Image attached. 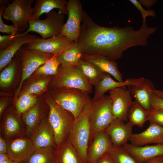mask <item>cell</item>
Wrapping results in <instances>:
<instances>
[{
    "label": "cell",
    "instance_id": "obj_1",
    "mask_svg": "<svg viewBox=\"0 0 163 163\" xmlns=\"http://www.w3.org/2000/svg\"><path fill=\"white\" fill-rule=\"evenodd\" d=\"M156 30L155 27H149L146 20L142 22L138 30L131 26L102 27L84 11L77 43L82 53L99 54L116 61L121 58L127 49L146 45L148 39Z\"/></svg>",
    "mask_w": 163,
    "mask_h": 163
},
{
    "label": "cell",
    "instance_id": "obj_2",
    "mask_svg": "<svg viewBox=\"0 0 163 163\" xmlns=\"http://www.w3.org/2000/svg\"><path fill=\"white\" fill-rule=\"evenodd\" d=\"M45 100L49 108L48 119L58 146L69 139L75 118L71 113L57 104L49 94H46Z\"/></svg>",
    "mask_w": 163,
    "mask_h": 163
},
{
    "label": "cell",
    "instance_id": "obj_3",
    "mask_svg": "<svg viewBox=\"0 0 163 163\" xmlns=\"http://www.w3.org/2000/svg\"><path fill=\"white\" fill-rule=\"evenodd\" d=\"M91 100L75 119L69 139L78 153L82 163H88L87 152L90 135L89 120Z\"/></svg>",
    "mask_w": 163,
    "mask_h": 163
},
{
    "label": "cell",
    "instance_id": "obj_4",
    "mask_svg": "<svg viewBox=\"0 0 163 163\" xmlns=\"http://www.w3.org/2000/svg\"><path fill=\"white\" fill-rule=\"evenodd\" d=\"M113 120L112 101L109 95L104 94L98 98L91 99L89 146L96 135L104 131Z\"/></svg>",
    "mask_w": 163,
    "mask_h": 163
},
{
    "label": "cell",
    "instance_id": "obj_5",
    "mask_svg": "<svg viewBox=\"0 0 163 163\" xmlns=\"http://www.w3.org/2000/svg\"><path fill=\"white\" fill-rule=\"evenodd\" d=\"M51 90L65 88H76L89 94L92 92V86L81 72L77 66L67 67L59 66L57 74L49 84Z\"/></svg>",
    "mask_w": 163,
    "mask_h": 163
},
{
    "label": "cell",
    "instance_id": "obj_6",
    "mask_svg": "<svg viewBox=\"0 0 163 163\" xmlns=\"http://www.w3.org/2000/svg\"><path fill=\"white\" fill-rule=\"evenodd\" d=\"M49 94L57 104L71 113L75 119L91 99L88 94L76 88L51 90Z\"/></svg>",
    "mask_w": 163,
    "mask_h": 163
},
{
    "label": "cell",
    "instance_id": "obj_7",
    "mask_svg": "<svg viewBox=\"0 0 163 163\" xmlns=\"http://www.w3.org/2000/svg\"><path fill=\"white\" fill-rule=\"evenodd\" d=\"M45 14L46 17L44 19L38 18L30 21L28 28L23 33L34 32L39 34L43 39L61 34L65 23L64 14L59 11L54 10Z\"/></svg>",
    "mask_w": 163,
    "mask_h": 163
},
{
    "label": "cell",
    "instance_id": "obj_8",
    "mask_svg": "<svg viewBox=\"0 0 163 163\" xmlns=\"http://www.w3.org/2000/svg\"><path fill=\"white\" fill-rule=\"evenodd\" d=\"M34 0H14L3 11L2 17L11 21L21 32L26 31L32 19V5Z\"/></svg>",
    "mask_w": 163,
    "mask_h": 163
},
{
    "label": "cell",
    "instance_id": "obj_9",
    "mask_svg": "<svg viewBox=\"0 0 163 163\" xmlns=\"http://www.w3.org/2000/svg\"><path fill=\"white\" fill-rule=\"evenodd\" d=\"M21 60L22 76L19 85L15 93L16 101L19 94L24 80L28 78L37 68L43 65L54 56L34 50H29L22 47L19 50Z\"/></svg>",
    "mask_w": 163,
    "mask_h": 163
},
{
    "label": "cell",
    "instance_id": "obj_10",
    "mask_svg": "<svg viewBox=\"0 0 163 163\" xmlns=\"http://www.w3.org/2000/svg\"><path fill=\"white\" fill-rule=\"evenodd\" d=\"M68 18L61 34L75 42H77L84 11L79 0H69L66 6Z\"/></svg>",
    "mask_w": 163,
    "mask_h": 163
},
{
    "label": "cell",
    "instance_id": "obj_11",
    "mask_svg": "<svg viewBox=\"0 0 163 163\" xmlns=\"http://www.w3.org/2000/svg\"><path fill=\"white\" fill-rule=\"evenodd\" d=\"M75 43L61 34L55 37L43 39L40 37L27 43L24 47L58 56Z\"/></svg>",
    "mask_w": 163,
    "mask_h": 163
},
{
    "label": "cell",
    "instance_id": "obj_12",
    "mask_svg": "<svg viewBox=\"0 0 163 163\" xmlns=\"http://www.w3.org/2000/svg\"><path fill=\"white\" fill-rule=\"evenodd\" d=\"M112 101L113 120L125 122L128 120V110L133 101L131 95L126 86L114 88L108 91Z\"/></svg>",
    "mask_w": 163,
    "mask_h": 163
},
{
    "label": "cell",
    "instance_id": "obj_13",
    "mask_svg": "<svg viewBox=\"0 0 163 163\" xmlns=\"http://www.w3.org/2000/svg\"><path fill=\"white\" fill-rule=\"evenodd\" d=\"M5 140L9 157L19 163L24 162L36 150L30 138L26 136Z\"/></svg>",
    "mask_w": 163,
    "mask_h": 163
},
{
    "label": "cell",
    "instance_id": "obj_14",
    "mask_svg": "<svg viewBox=\"0 0 163 163\" xmlns=\"http://www.w3.org/2000/svg\"><path fill=\"white\" fill-rule=\"evenodd\" d=\"M20 115L8 112L0 123V135L5 139L23 136L26 135V128L19 117Z\"/></svg>",
    "mask_w": 163,
    "mask_h": 163
},
{
    "label": "cell",
    "instance_id": "obj_15",
    "mask_svg": "<svg viewBox=\"0 0 163 163\" xmlns=\"http://www.w3.org/2000/svg\"><path fill=\"white\" fill-rule=\"evenodd\" d=\"M36 149L55 148L53 131L48 117H45L32 132L30 136Z\"/></svg>",
    "mask_w": 163,
    "mask_h": 163
},
{
    "label": "cell",
    "instance_id": "obj_16",
    "mask_svg": "<svg viewBox=\"0 0 163 163\" xmlns=\"http://www.w3.org/2000/svg\"><path fill=\"white\" fill-rule=\"evenodd\" d=\"M133 126L128 122L118 119H114L105 130L113 145L123 146L127 143L132 134Z\"/></svg>",
    "mask_w": 163,
    "mask_h": 163
},
{
    "label": "cell",
    "instance_id": "obj_17",
    "mask_svg": "<svg viewBox=\"0 0 163 163\" xmlns=\"http://www.w3.org/2000/svg\"><path fill=\"white\" fill-rule=\"evenodd\" d=\"M129 141L131 144L138 146L151 144H163V127L150 123L149 127L143 131L132 133Z\"/></svg>",
    "mask_w": 163,
    "mask_h": 163
},
{
    "label": "cell",
    "instance_id": "obj_18",
    "mask_svg": "<svg viewBox=\"0 0 163 163\" xmlns=\"http://www.w3.org/2000/svg\"><path fill=\"white\" fill-rule=\"evenodd\" d=\"M123 146L139 163H145L155 157L163 155V144L138 146L127 143Z\"/></svg>",
    "mask_w": 163,
    "mask_h": 163
},
{
    "label": "cell",
    "instance_id": "obj_19",
    "mask_svg": "<svg viewBox=\"0 0 163 163\" xmlns=\"http://www.w3.org/2000/svg\"><path fill=\"white\" fill-rule=\"evenodd\" d=\"M113 146L110 137L105 131L98 133L88 148V163H94L97 159L107 153Z\"/></svg>",
    "mask_w": 163,
    "mask_h": 163
},
{
    "label": "cell",
    "instance_id": "obj_20",
    "mask_svg": "<svg viewBox=\"0 0 163 163\" xmlns=\"http://www.w3.org/2000/svg\"><path fill=\"white\" fill-rule=\"evenodd\" d=\"M127 89L131 96L146 110L151 109V99L154 91L155 90L152 82L147 78H144L139 84L130 85Z\"/></svg>",
    "mask_w": 163,
    "mask_h": 163
},
{
    "label": "cell",
    "instance_id": "obj_21",
    "mask_svg": "<svg viewBox=\"0 0 163 163\" xmlns=\"http://www.w3.org/2000/svg\"><path fill=\"white\" fill-rule=\"evenodd\" d=\"M39 38L35 35L24 34H17L14 42L5 50H0V70H2L11 61L16 53L22 46Z\"/></svg>",
    "mask_w": 163,
    "mask_h": 163
},
{
    "label": "cell",
    "instance_id": "obj_22",
    "mask_svg": "<svg viewBox=\"0 0 163 163\" xmlns=\"http://www.w3.org/2000/svg\"><path fill=\"white\" fill-rule=\"evenodd\" d=\"M82 59L93 63L103 72L113 76L117 81H123L116 61L110 60L104 56L98 54L82 53Z\"/></svg>",
    "mask_w": 163,
    "mask_h": 163
},
{
    "label": "cell",
    "instance_id": "obj_23",
    "mask_svg": "<svg viewBox=\"0 0 163 163\" xmlns=\"http://www.w3.org/2000/svg\"><path fill=\"white\" fill-rule=\"evenodd\" d=\"M144 79L143 77L137 78H129L120 82L114 80L111 78L110 74L104 72L101 80L94 86V94L93 98H96L101 97L106 92L116 88L139 84Z\"/></svg>",
    "mask_w": 163,
    "mask_h": 163
},
{
    "label": "cell",
    "instance_id": "obj_24",
    "mask_svg": "<svg viewBox=\"0 0 163 163\" xmlns=\"http://www.w3.org/2000/svg\"><path fill=\"white\" fill-rule=\"evenodd\" d=\"M33 8L32 19L39 18L43 13H48L54 8L59 9L63 14H68L67 8L68 1L66 0H36Z\"/></svg>",
    "mask_w": 163,
    "mask_h": 163
},
{
    "label": "cell",
    "instance_id": "obj_25",
    "mask_svg": "<svg viewBox=\"0 0 163 163\" xmlns=\"http://www.w3.org/2000/svg\"><path fill=\"white\" fill-rule=\"evenodd\" d=\"M54 154L56 163H82L69 139L55 148Z\"/></svg>",
    "mask_w": 163,
    "mask_h": 163
},
{
    "label": "cell",
    "instance_id": "obj_26",
    "mask_svg": "<svg viewBox=\"0 0 163 163\" xmlns=\"http://www.w3.org/2000/svg\"><path fill=\"white\" fill-rule=\"evenodd\" d=\"M43 107L39 103L22 114V119L26 128V136L29 137L32 132L45 117Z\"/></svg>",
    "mask_w": 163,
    "mask_h": 163
},
{
    "label": "cell",
    "instance_id": "obj_27",
    "mask_svg": "<svg viewBox=\"0 0 163 163\" xmlns=\"http://www.w3.org/2000/svg\"><path fill=\"white\" fill-rule=\"evenodd\" d=\"M149 110L145 109L136 101H133L127 113L128 123L133 126L142 127L147 121Z\"/></svg>",
    "mask_w": 163,
    "mask_h": 163
},
{
    "label": "cell",
    "instance_id": "obj_28",
    "mask_svg": "<svg viewBox=\"0 0 163 163\" xmlns=\"http://www.w3.org/2000/svg\"><path fill=\"white\" fill-rule=\"evenodd\" d=\"M77 66L89 83L94 86L101 80L104 73L93 63L82 59Z\"/></svg>",
    "mask_w": 163,
    "mask_h": 163
},
{
    "label": "cell",
    "instance_id": "obj_29",
    "mask_svg": "<svg viewBox=\"0 0 163 163\" xmlns=\"http://www.w3.org/2000/svg\"><path fill=\"white\" fill-rule=\"evenodd\" d=\"M82 54L77 43L75 42L57 57L61 66L67 67L77 66L82 59Z\"/></svg>",
    "mask_w": 163,
    "mask_h": 163
},
{
    "label": "cell",
    "instance_id": "obj_30",
    "mask_svg": "<svg viewBox=\"0 0 163 163\" xmlns=\"http://www.w3.org/2000/svg\"><path fill=\"white\" fill-rule=\"evenodd\" d=\"M55 148H41L36 149L24 163H56Z\"/></svg>",
    "mask_w": 163,
    "mask_h": 163
},
{
    "label": "cell",
    "instance_id": "obj_31",
    "mask_svg": "<svg viewBox=\"0 0 163 163\" xmlns=\"http://www.w3.org/2000/svg\"><path fill=\"white\" fill-rule=\"evenodd\" d=\"M35 95L23 94L20 96L15 101V106L17 113L21 115L30 109L37 103Z\"/></svg>",
    "mask_w": 163,
    "mask_h": 163
},
{
    "label": "cell",
    "instance_id": "obj_32",
    "mask_svg": "<svg viewBox=\"0 0 163 163\" xmlns=\"http://www.w3.org/2000/svg\"><path fill=\"white\" fill-rule=\"evenodd\" d=\"M107 152L116 163H139L123 146L113 145Z\"/></svg>",
    "mask_w": 163,
    "mask_h": 163
},
{
    "label": "cell",
    "instance_id": "obj_33",
    "mask_svg": "<svg viewBox=\"0 0 163 163\" xmlns=\"http://www.w3.org/2000/svg\"><path fill=\"white\" fill-rule=\"evenodd\" d=\"M53 77H44L38 79L24 89L19 95L23 94L39 95L43 93L46 90Z\"/></svg>",
    "mask_w": 163,
    "mask_h": 163
},
{
    "label": "cell",
    "instance_id": "obj_34",
    "mask_svg": "<svg viewBox=\"0 0 163 163\" xmlns=\"http://www.w3.org/2000/svg\"><path fill=\"white\" fill-rule=\"evenodd\" d=\"M60 65L57 56H54L43 65L38 67L35 72L37 75L54 76L57 74Z\"/></svg>",
    "mask_w": 163,
    "mask_h": 163
},
{
    "label": "cell",
    "instance_id": "obj_35",
    "mask_svg": "<svg viewBox=\"0 0 163 163\" xmlns=\"http://www.w3.org/2000/svg\"><path fill=\"white\" fill-rule=\"evenodd\" d=\"M17 64L15 59L12 60L1 72L0 75V86L1 88H6L10 85L14 77Z\"/></svg>",
    "mask_w": 163,
    "mask_h": 163
},
{
    "label": "cell",
    "instance_id": "obj_36",
    "mask_svg": "<svg viewBox=\"0 0 163 163\" xmlns=\"http://www.w3.org/2000/svg\"><path fill=\"white\" fill-rule=\"evenodd\" d=\"M8 5H0V31L10 34L13 33L19 34L21 32L14 25H8L5 24L2 20V15L3 11Z\"/></svg>",
    "mask_w": 163,
    "mask_h": 163
},
{
    "label": "cell",
    "instance_id": "obj_37",
    "mask_svg": "<svg viewBox=\"0 0 163 163\" xmlns=\"http://www.w3.org/2000/svg\"><path fill=\"white\" fill-rule=\"evenodd\" d=\"M148 121L163 127V110L151 109Z\"/></svg>",
    "mask_w": 163,
    "mask_h": 163
},
{
    "label": "cell",
    "instance_id": "obj_38",
    "mask_svg": "<svg viewBox=\"0 0 163 163\" xmlns=\"http://www.w3.org/2000/svg\"><path fill=\"white\" fill-rule=\"evenodd\" d=\"M18 34L13 33L8 35H0V50H5L11 45L15 40Z\"/></svg>",
    "mask_w": 163,
    "mask_h": 163
},
{
    "label": "cell",
    "instance_id": "obj_39",
    "mask_svg": "<svg viewBox=\"0 0 163 163\" xmlns=\"http://www.w3.org/2000/svg\"><path fill=\"white\" fill-rule=\"evenodd\" d=\"M129 1L141 12L142 18V21L146 20L147 16L155 17V11L150 9L145 10L142 7L139 1L136 0H130Z\"/></svg>",
    "mask_w": 163,
    "mask_h": 163
},
{
    "label": "cell",
    "instance_id": "obj_40",
    "mask_svg": "<svg viewBox=\"0 0 163 163\" xmlns=\"http://www.w3.org/2000/svg\"><path fill=\"white\" fill-rule=\"evenodd\" d=\"M151 104V109L163 110V99L154 94L152 97Z\"/></svg>",
    "mask_w": 163,
    "mask_h": 163
},
{
    "label": "cell",
    "instance_id": "obj_41",
    "mask_svg": "<svg viewBox=\"0 0 163 163\" xmlns=\"http://www.w3.org/2000/svg\"><path fill=\"white\" fill-rule=\"evenodd\" d=\"M94 163H116V162L111 156L107 152L97 159Z\"/></svg>",
    "mask_w": 163,
    "mask_h": 163
},
{
    "label": "cell",
    "instance_id": "obj_42",
    "mask_svg": "<svg viewBox=\"0 0 163 163\" xmlns=\"http://www.w3.org/2000/svg\"><path fill=\"white\" fill-rule=\"evenodd\" d=\"M8 154L6 140L0 135V154Z\"/></svg>",
    "mask_w": 163,
    "mask_h": 163
},
{
    "label": "cell",
    "instance_id": "obj_43",
    "mask_svg": "<svg viewBox=\"0 0 163 163\" xmlns=\"http://www.w3.org/2000/svg\"><path fill=\"white\" fill-rule=\"evenodd\" d=\"M139 1L141 5L148 8H150L157 2V1L155 0H140Z\"/></svg>",
    "mask_w": 163,
    "mask_h": 163
},
{
    "label": "cell",
    "instance_id": "obj_44",
    "mask_svg": "<svg viewBox=\"0 0 163 163\" xmlns=\"http://www.w3.org/2000/svg\"><path fill=\"white\" fill-rule=\"evenodd\" d=\"M8 103V101L7 99H3L0 101V116H2L5 109Z\"/></svg>",
    "mask_w": 163,
    "mask_h": 163
},
{
    "label": "cell",
    "instance_id": "obj_45",
    "mask_svg": "<svg viewBox=\"0 0 163 163\" xmlns=\"http://www.w3.org/2000/svg\"><path fill=\"white\" fill-rule=\"evenodd\" d=\"M145 163H163V155L155 157Z\"/></svg>",
    "mask_w": 163,
    "mask_h": 163
},
{
    "label": "cell",
    "instance_id": "obj_46",
    "mask_svg": "<svg viewBox=\"0 0 163 163\" xmlns=\"http://www.w3.org/2000/svg\"><path fill=\"white\" fill-rule=\"evenodd\" d=\"M154 94L156 96L163 99V91L155 89L154 91Z\"/></svg>",
    "mask_w": 163,
    "mask_h": 163
},
{
    "label": "cell",
    "instance_id": "obj_47",
    "mask_svg": "<svg viewBox=\"0 0 163 163\" xmlns=\"http://www.w3.org/2000/svg\"><path fill=\"white\" fill-rule=\"evenodd\" d=\"M11 159L8 154H0V160H7Z\"/></svg>",
    "mask_w": 163,
    "mask_h": 163
},
{
    "label": "cell",
    "instance_id": "obj_48",
    "mask_svg": "<svg viewBox=\"0 0 163 163\" xmlns=\"http://www.w3.org/2000/svg\"><path fill=\"white\" fill-rule=\"evenodd\" d=\"M0 163H19L11 159L7 160H0Z\"/></svg>",
    "mask_w": 163,
    "mask_h": 163
},
{
    "label": "cell",
    "instance_id": "obj_49",
    "mask_svg": "<svg viewBox=\"0 0 163 163\" xmlns=\"http://www.w3.org/2000/svg\"><path fill=\"white\" fill-rule=\"evenodd\" d=\"M10 1L8 0H0V5H8L10 3Z\"/></svg>",
    "mask_w": 163,
    "mask_h": 163
},
{
    "label": "cell",
    "instance_id": "obj_50",
    "mask_svg": "<svg viewBox=\"0 0 163 163\" xmlns=\"http://www.w3.org/2000/svg\"><path fill=\"white\" fill-rule=\"evenodd\" d=\"M24 163V162H23V163Z\"/></svg>",
    "mask_w": 163,
    "mask_h": 163
}]
</instances>
